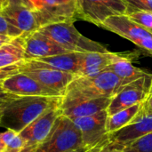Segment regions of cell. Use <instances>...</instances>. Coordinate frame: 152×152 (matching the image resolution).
Wrapping results in <instances>:
<instances>
[{
    "label": "cell",
    "mask_w": 152,
    "mask_h": 152,
    "mask_svg": "<svg viewBox=\"0 0 152 152\" xmlns=\"http://www.w3.org/2000/svg\"><path fill=\"white\" fill-rule=\"evenodd\" d=\"M62 96H17L4 103L0 126L20 133L47 110L61 104Z\"/></svg>",
    "instance_id": "1"
},
{
    "label": "cell",
    "mask_w": 152,
    "mask_h": 152,
    "mask_svg": "<svg viewBox=\"0 0 152 152\" xmlns=\"http://www.w3.org/2000/svg\"><path fill=\"white\" fill-rule=\"evenodd\" d=\"M123 86L120 79L110 70H104L93 77L77 76L67 87L63 98L94 99L112 97Z\"/></svg>",
    "instance_id": "2"
},
{
    "label": "cell",
    "mask_w": 152,
    "mask_h": 152,
    "mask_svg": "<svg viewBox=\"0 0 152 152\" xmlns=\"http://www.w3.org/2000/svg\"><path fill=\"white\" fill-rule=\"evenodd\" d=\"M69 52L108 53L103 45L83 36L74 26V21H62L45 25L38 29Z\"/></svg>",
    "instance_id": "3"
},
{
    "label": "cell",
    "mask_w": 152,
    "mask_h": 152,
    "mask_svg": "<svg viewBox=\"0 0 152 152\" xmlns=\"http://www.w3.org/2000/svg\"><path fill=\"white\" fill-rule=\"evenodd\" d=\"M84 146L81 134L72 119L61 115L48 137L35 152H70Z\"/></svg>",
    "instance_id": "4"
},
{
    "label": "cell",
    "mask_w": 152,
    "mask_h": 152,
    "mask_svg": "<svg viewBox=\"0 0 152 152\" xmlns=\"http://www.w3.org/2000/svg\"><path fill=\"white\" fill-rule=\"evenodd\" d=\"M152 74L131 83L121 86L111 97L107 109L108 116L134 105L142 103L149 96L151 86Z\"/></svg>",
    "instance_id": "5"
},
{
    "label": "cell",
    "mask_w": 152,
    "mask_h": 152,
    "mask_svg": "<svg viewBox=\"0 0 152 152\" xmlns=\"http://www.w3.org/2000/svg\"><path fill=\"white\" fill-rule=\"evenodd\" d=\"M126 13L122 0H77V19H82L98 27L110 16Z\"/></svg>",
    "instance_id": "6"
},
{
    "label": "cell",
    "mask_w": 152,
    "mask_h": 152,
    "mask_svg": "<svg viewBox=\"0 0 152 152\" xmlns=\"http://www.w3.org/2000/svg\"><path fill=\"white\" fill-rule=\"evenodd\" d=\"M1 12L8 23L24 34L40 28L37 16L28 0H6Z\"/></svg>",
    "instance_id": "7"
},
{
    "label": "cell",
    "mask_w": 152,
    "mask_h": 152,
    "mask_svg": "<svg viewBox=\"0 0 152 152\" xmlns=\"http://www.w3.org/2000/svg\"><path fill=\"white\" fill-rule=\"evenodd\" d=\"M107 110L97 114L72 119L81 134L84 146L94 148L109 144V134L106 130Z\"/></svg>",
    "instance_id": "8"
},
{
    "label": "cell",
    "mask_w": 152,
    "mask_h": 152,
    "mask_svg": "<svg viewBox=\"0 0 152 152\" xmlns=\"http://www.w3.org/2000/svg\"><path fill=\"white\" fill-rule=\"evenodd\" d=\"M5 93L15 96H63L24 73H17L2 81Z\"/></svg>",
    "instance_id": "9"
},
{
    "label": "cell",
    "mask_w": 152,
    "mask_h": 152,
    "mask_svg": "<svg viewBox=\"0 0 152 152\" xmlns=\"http://www.w3.org/2000/svg\"><path fill=\"white\" fill-rule=\"evenodd\" d=\"M20 72L37 80L43 86L64 94L68 86L77 77L75 74L43 67H27L20 63Z\"/></svg>",
    "instance_id": "10"
},
{
    "label": "cell",
    "mask_w": 152,
    "mask_h": 152,
    "mask_svg": "<svg viewBox=\"0 0 152 152\" xmlns=\"http://www.w3.org/2000/svg\"><path fill=\"white\" fill-rule=\"evenodd\" d=\"M61 115H62L61 105L54 106L45 111L19 134L27 144L40 145L48 137Z\"/></svg>",
    "instance_id": "11"
},
{
    "label": "cell",
    "mask_w": 152,
    "mask_h": 152,
    "mask_svg": "<svg viewBox=\"0 0 152 152\" xmlns=\"http://www.w3.org/2000/svg\"><path fill=\"white\" fill-rule=\"evenodd\" d=\"M110 99L111 97L94 99H67L62 96L61 104V113L63 116L70 119L89 117L101 111L107 110Z\"/></svg>",
    "instance_id": "12"
},
{
    "label": "cell",
    "mask_w": 152,
    "mask_h": 152,
    "mask_svg": "<svg viewBox=\"0 0 152 152\" xmlns=\"http://www.w3.org/2000/svg\"><path fill=\"white\" fill-rule=\"evenodd\" d=\"M70 53L40 31L25 34V58L36 60ZM25 60V61H26Z\"/></svg>",
    "instance_id": "13"
},
{
    "label": "cell",
    "mask_w": 152,
    "mask_h": 152,
    "mask_svg": "<svg viewBox=\"0 0 152 152\" xmlns=\"http://www.w3.org/2000/svg\"><path fill=\"white\" fill-rule=\"evenodd\" d=\"M83 55L84 53L70 52L36 60H26L23 61V64L27 67L49 68L78 76Z\"/></svg>",
    "instance_id": "14"
},
{
    "label": "cell",
    "mask_w": 152,
    "mask_h": 152,
    "mask_svg": "<svg viewBox=\"0 0 152 152\" xmlns=\"http://www.w3.org/2000/svg\"><path fill=\"white\" fill-rule=\"evenodd\" d=\"M151 132L152 114H150L110 134L109 135V147L110 149L121 148Z\"/></svg>",
    "instance_id": "15"
},
{
    "label": "cell",
    "mask_w": 152,
    "mask_h": 152,
    "mask_svg": "<svg viewBox=\"0 0 152 152\" xmlns=\"http://www.w3.org/2000/svg\"><path fill=\"white\" fill-rule=\"evenodd\" d=\"M101 28L116 33L117 35L130 40L134 44L142 38L152 36L151 32L133 21L126 14L109 17L102 23Z\"/></svg>",
    "instance_id": "16"
},
{
    "label": "cell",
    "mask_w": 152,
    "mask_h": 152,
    "mask_svg": "<svg viewBox=\"0 0 152 152\" xmlns=\"http://www.w3.org/2000/svg\"><path fill=\"white\" fill-rule=\"evenodd\" d=\"M28 2L37 16L40 28L52 23L74 21L65 13L56 0H28Z\"/></svg>",
    "instance_id": "17"
},
{
    "label": "cell",
    "mask_w": 152,
    "mask_h": 152,
    "mask_svg": "<svg viewBox=\"0 0 152 152\" xmlns=\"http://www.w3.org/2000/svg\"><path fill=\"white\" fill-rule=\"evenodd\" d=\"M121 53H84L79 70L80 77H93L106 70Z\"/></svg>",
    "instance_id": "18"
},
{
    "label": "cell",
    "mask_w": 152,
    "mask_h": 152,
    "mask_svg": "<svg viewBox=\"0 0 152 152\" xmlns=\"http://www.w3.org/2000/svg\"><path fill=\"white\" fill-rule=\"evenodd\" d=\"M137 57L134 53H121L120 56L109 66L107 69L113 72L122 82L123 85L131 83L143 77L150 75V73L134 67L132 61Z\"/></svg>",
    "instance_id": "19"
},
{
    "label": "cell",
    "mask_w": 152,
    "mask_h": 152,
    "mask_svg": "<svg viewBox=\"0 0 152 152\" xmlns=\"http://www.w3.org/2000/svg\"><path fill=\"white\" fill-rule=\"evenodd\" d=\"M25 60V34L0 46V68L12 66Z\"/></svg>",
    "instance_id": "20"
},
{
    "label": "cell",
    "mask_w": 152,
    "mask_h": 152,
    "mask_svg": "<svg viewBox=\"0 0 152 152\" xmlns=\"http://www.w3.org/2000/svg\"><path fill=\"white\" fill-rule=\"evenodd\" d=\"M141 107L142 103H139L108 116L106 120V130L108 134H113L129 125L141 110Z\"/></svg>",
    "instance_id": "21"
},
{
    "label": "cell",
    "mask_w": 152,
    "mask_h": 152,
    "mask_svg": "<svg viewBox=\"0 0 152 152\" xmlns=\"http://www.w3.org/2000/svg\"><path fill=\"white\" fill-rule=\"evenodd\" d=\"M117 150L126 152H152V132Z\"/></svg>",
    "instance_id": "22"
},
{
    "label": "cell",
    "mask_w": 152,
    "mask_h": 152,
    "mask_svg": "<svg viewBox=\"0 0 152 152\" xmlns=\"http://www.w3.org/2000/svg\"><path fill=\"white\" fill-rule=\"evenodd\" d=\"M126 15L135 23L152 34V12L148 11H135Z\"/></svg>",
    "instance_id": "23"
},
{
    "label": "cell",
    "mask_w": 152,
    "mask_h": 152,
    "mask_svg": "<svg viewBox=\"0 0 152 152\" xmlns=\"http://www.w3.org/2000/svg\"><path fill=\"white\" fill-rule=\"evenodd\" d=\"M122 1L126 5V13L135 11H148L152 12V0H122Z\"/></svg>",
    "instance_id": "24"
},
{
    "label": "cell",
    "mask_w": 152,
    "mask_h": 152,
    "mask_svg": "<svg viewBox=\"0 0 152 152\" xmlns=\"http://www.w3.org/2000/svg\"><path fill=\"white\" fill-rule=\"evenodd\" d=\"M0 34L8 36L12 38H15L17 37L21 36L24 33H22L20 29H18L14 26L8 23L4 19V17L3 16L2 12L0 11Z\"/></svg>",
    "instance_id": "25"
},
{
    "label": "cell",
    "mask_w": 152,
    "mask_h": 152,
    "mask_svg": "<svg viewBox=\"0 0 152 152\" xmlns=\"http://www.w3.org/2000/svg\"><path fill=\"white\" fill-rule=\"evenodd\" d=\"M57 4L65 12V13L75 21L77 19V0H56Z\"/></svg>",
    "instance_id": "26"
},
{
    "label": "cell",
    "mask_w": 152,
    "mask_h": 152,
    "mask_svg": "<svg viewBox=\"0 0 152 152\" xmlns=\"http://www.w3.org/2000/svg\"><path fill=\"white\" fill-rule=\"evenodd\" d=\"M27 145L24 139L18 134L15 137H13L9 143L5 146L4 152H19L21 151Z\"/></svg>",
    "instance_id": "27"
},
{
    "label": "cell",
    "mask_w": 152,
    "mask_h": 152,
    "mask_svg": "<svg viewBox=\"0 0 152 152\" xmlns=\"http://www.w3.org/2000/svg\"><path fill=\"white\" fill-rule=\"evenodd\" d=\"M20 63H17L12 66L4 67V68H0V80H4L12 75H15L17 73H20Z\"/></svg>",
    "instance_id": "28"
},
{
    "label": "cell",
    "mask_w": 152,
    "mask_h": 152,
    "mask_svg": "<svg viewBox=\"0 0 152 152\" xmlns=\"http://www.w3.org/2000/svg\"><path fill=\"white\" fill-rule=\"evenodd\" d=\"M17 134H18V133H16L15 131L7 129V131H5V132L0 134V142H1L3 144H4V145L6 146V145L9 143V142H10L13 137H15Z\"/></svg>",
    "instance_id": "29"
},
{
    "label": "cell",
    "mask_w": 152,
    "mask_h": 152,
    "mask_svg": "<svg viewBox=\"0 0 152 152\" xmlns=\"http://www.w3.org/2000/svg\"><path fill=\"white\" fill-rule=\"evenodd\" d=\"M2 81L3 80H0V102H7L9 100H12L17 96L15 95H12V94H10L8 93H5L2 87Z\"/></svg>",
    "instance_id": "30"
},
{
    "label": "cell",
    "mask_w": 152,
    "mask_h": 152,
    "mask_svg": "<svg viewBox=\"0 0 152 152\" xmlns=\"http://www.w3.org/2000/svg\"><path fill=\"white\" fill-rule=\"evenodd\" d=\"M39 145L37 144H27L21 151L19 152H35Z\"/></svg>",
    "instance_id": "31"
},
{
    "label": "cell",
    "mask_w": 152,
    "mask_h": 152,
    "mask_svg": "<svg viewBox=\"0 0 152 152\" xmlns=\"http://www.w3.org/2000/svg\"><path fill=\"white\" fill-rule=\"evenodd\" d=\"M108 145V144H107ZM106 145H101V146H97V147H94V148H92V149H89V150H87L85 152H102V150L104 149V147H105Z\"/></svg>",
    "instance_id": "32"
},
{
    "label": "cell",
    "mask_w": 152,
    "mask_h": 152,
    "mask_svg": "<svg viewBox=\"0 0 152 152\" xmlns=\"http://www.w3.org/2000/svg\"><path fill=\"white\" fill-rule=\"evenodd\" d=\"M102 152H126V151H121V150H117V149H110V148L109 147V144H108V145H106V146L104 147V149L102 150Z\"/></svg>",
    "instance_id": "33"
},
{
    "label": "cell",
    "mask_w": 152,
    "mask_h": 152,
    "mask_svg": "<svg viewBox=\"0 0 152 152\" xmlns=\"http://www.w3.org/2000/svg\"><path fill=\"white\" fill-rule=\"evenodd\" d=\"M92 149V148H91ZM87 150H89V148H82V149H79L77 151H70V152H85Z\"/></svg>",
    "instance_id": "34"
},
{
    "label": "cell",
    "mask_w": 152,
    "mask_h": 152,
    "mask_svg": "<svg viewBox=\"0 0 152 152\" xmlns=\"http://www.w3.org/2000/svg\"><path fill=\"white\" fill-rule=\"evenodd\" d=\"M4 149H5V145H4V144H3V143L0 142V152H4Z\"/></svg>",
    "instance_id": "35"
},
{
    "label": "cell",
    "mask_w": 152,
    "mask_h": 152,
    "mask_svg": "<svg viewBox=\"0 0 152 152\" xmlns=\"http://www.w3.org/2000/svg\"><path fill=\"white\" fill-rule=\"evenodd\" d=\"M4 2L3 0H0V11H2V9L4 7Z\"/></svg>",
    "instance_id": "36"
},
{
    "label": "cell",
    "mask_w": 152,
    "mask_h": 152,
    "mask_svg": "<svg viewBox=\"0 0 152 152\" xmlns=\"http://www.w3.org/2000/svg\"><path fill=\"white\" fill-rule=\"evenodd\" d=\"M6 42H8V41H4V40H1V39H0V46L3 45H4V43H6Z\"/></svg>",
    "instance_id": "37"
},
{
    "label": "cell",
    "mask_w": 152,
    "mask_h": 152,
    "mask_svg": "<svg viewBox=\"0 0 152 152\" xmlns=\"http://www.w3.org/2000/svg\"><path fill=\"white\" fill-rule=\"evenodd\" d=\"M4 102H0V114H1V110H2V107H3V105H4Z\"/></svg>",
    "instance_id": "38"
},
{
    "label": "cell",
    "mask_w": 152,
    "mask_h": 152,
    "mask_svg": "<svg viewBox=\"0 0 152 152\" xmlns=\"http://www.w3.org/2000/svg\"><path fill=\"white\" fill-rule=\"evenodd\" d=\"M151 92H152V79H151Z\"/></svg>",
    "instance_id": "39"
},
{
    "label": "cell",
    "mask_w": 152,
    "mask_h": 152,
    "mask_svg": "<svg viewBox=\"0 0 152 152\" xmlns=\"http://www.w3.org/2000/svg\"><path fill=\"white\" fill-rule=\"evenodd\" d=\"M3 1H4V3H5V1H6V0H3Z\"/></svg>",
    "instance_id": "40"
},
{
    "label": "cell",
    "mask_w": 152,
    "mask_h": 152,
    "mask_svg": "<svg viewBox=\"0 0 152 152\" xmlns=\"http://www.w3.org/2000/svg\"></svg>",
    "instance_id": "41"
}]
</instances>
